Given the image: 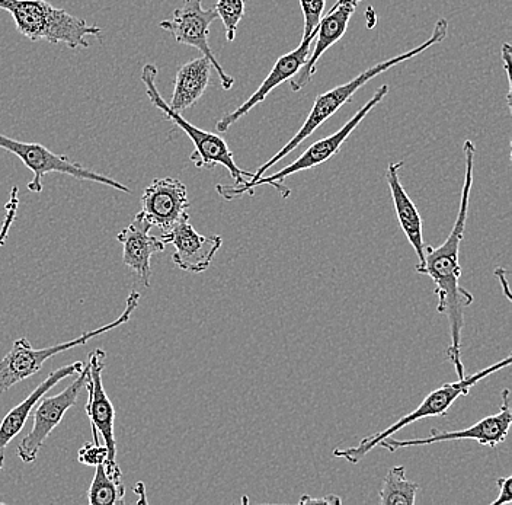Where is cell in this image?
<instances>
[{
  "instance_id": "11",
  "label": "cell",
  "mask_w": 512,
  "mask_h": 505,
  "mask_svg": "<svg viewBox=\"0 0 512 505\" xmlns=\"http://www.w3.org/2000/svg\"><path fill=\"white\" fill-rule=\"evenodd\" d=\"M510 396V389H504L501 393L502 404L499 411L494 415L482 418L472 427L459 431H440L432 428L430 436L422 437V439L396 440L393 437H387L380 441L379 446L389 452H396V450L406 449V447L430 446V444L443 443V441L473 440L480 446L496 447L498 444L504 443L510 433L512 423Z\"/></svg>"
},
{
  "instance_id": "15",
  "label": "cell",
  "mask_w": 512,
  "mask_h": 505,
  "mask_svg": "<svg viewBox=\"0 0 512 505\" xmlns=\"http://www.w3.org/2000/svg\"><path fill=\"white\" fill-rule=\"evenodd\" d=\"M316 31L309 37H304L300 46L297 47L296 50L290 51V53L284 54L283 57L277 60L274 67L270 72V75L265 78V81L261 83L258 89H256L255 94H252L251 97L246 99L240 107L233 110L232 113L224 115L223 118H220V121H217L216 130L219 133H224L233 126V124L238 123L240 118L245 117L249 111L254 110L256 105L261 104L262 101H265V98L274 91L277 86H280L281 83L290 81L294 76L299 73V70L302 69L304 63L309 59L310 47H312L313 41H315Z\"/></svg>"
},
{
  "instance_id": "4",
  "label": "cell",
  "mask_w": 512,
  "mask_h": 505,
  "mask_svg": "<svg viewBox=\"0 0 512 505\" xmlns=\"http://www.w3.org/2000/svg\"><path fill=\"white\" fill-rule=\"evenodd\" d=\"M387 94H389V86H380L376 94L373 95V98H371L361 110H358L357 113L354 114V117H352L345 126H342V129L336 131L332 136L325 137V139L313 143L299 159H296V161L286 166V168L281 169V171L275 172V174L270 175V177H261L256 181L243 182L242 185L217 184V193H219V196L223 197L224 200L232 201L235 200V198L245 196V194L254 196L256 188L261 187V185H270V187H274L275 190L281 194V197L287 198L290 196L291 190L283 184L284 180L290 177V175L297 174V172L309 171V169L316 168V166L322 165V163L329 161L332 156H335L336 153L341 150L345 140L351 136L352 131L357 129L358 124H361V121L367 117L370 111H373V108H376L377 105L387 97Z\"/></svg>"
},
{
  "instance_id": "22",
  "label": "cell",
  "mask_w": 512,
  "mask_h": 505,
  "mask_svg": "<svg viewBox=\"0 0 512 505\" xmlns=\"http://www.w3.org/2000/svg\"><path fill=\"white\" fill-rule=\"evenodd\" d=\"M95 476L88 491L89 503L94 505L121 504L126 497L123 481H115L105 469L104 463L95 466Z\"/></svg>"
},
{
  "instance_id": "20",
  "label": "cell",
  "mask_w": 512,
  "mask_h": 505,
  "mask_svg": "<svg viewBox=\"0 0 512 505\" xmlns=\"http://www.w3.org/2000/svg\"><path fill=\"white\" fill-rule=\"evenodd\" d=\"M211 69L213 65L206 56L197 57L179 67L175 76L174 95L169 107L179 114L194 107L210 85Z\"/></svg>"
},
{
  "instance_id": "2",
  "label": "cell",
  "mask_w": 512,
  "mask_h": 505,
  "mask_svg": "<svg viewBox=\"0 0 512 505\" xmlns=\"http://www.w3.org/2000/svg\"><path fill=\"white\" fill-rule=\"evenodd\" d=\"M448 34V21L446 18L438 19L437 24L434 27V33H432L430 40L422 43L421 46L415 47V49L406 51V53L400 54V56L392 57V59L384 60V62L379 63V65L370 67L366 72L360 73L357 78L352 79L351 82L345 83V85L336 86V88L331 89V91L325 92V94H320L318 98H316L315 104H313L312 110H310L309 115H307L306 121H304L302 129L297 131L296 136L287 143L280 152L275 153L274 156L270 159V161L265 162L264 165L259 166L258 171L254 172V177L249 181H256L259 178L264 177L267 174L268 169L272 168L275 163L280 162L281 159L286 158L287 155H290L296 147L302 145L304 140L307 137L312 136L316 130L325 123L326 120L332 117L336 113V111L341 110L345 104L351 101L352 97H354L355 92L358 89L363 88L367 82H370L371 79L377 78V76L382 75L383 72L389 70L390 67L400 65V63H405L406 60L414 59V57L419 56V54L424 53L430 49V47L435 46V44L441 43V41L446 40Z\"/></svg>"
},
{
  "instance_id": "31",
  "label": "cell",
  "mask_w": 512,
  "mask_h": 505,
  "mask_svg": "<svg viewBox=\"0 0 512 505\" xmlns=\"http://www.w3.org/2000/svg\"><path fill=\"white\" fill-rule=\"evenodd\" d=\"M134 492H139V495H140L139 503H147L146 497H144L143 482H139V484H137V487H134Z\"/></svg>"
},
{
  "instance_id": "3",
  "label": "cell",
  "mask_w": 512,
  "mask_h": 505,
  "mask_svg": "<svg viewBox=\"0 0 512 505\" xmlns=\"http://www.w3.org/2000/svg\"><path fill=\"white\" fill-rule=\"evenodd\" d=\"M0 9L9 12L18 33L34 43L47 41L78 50L91 47L89 37L102 41L101 27L54 8L47 0H0Z\"/></svg>"
},
{
  "instance_id": "29",
  "label": "cell",
  "mask_w": 512,
  "mask_h": 505,
  "mask_svg": "<svg viewBox=\"0 0 512 505\" xmlns=\"http://www.w3.org/2000/svg\"><path fill=\"white\" fill-rule=\"evenodd\" d=\"M342 500L336 495L331 494L326 498H312L309 495H303V498H300V504H326V505H338L341 504Z\"/></svg>"
},
{
  "instance_id": "18",
  "label": "cell",
  "mask_w": 512,
  "mask_h": 505,
  "mask_svg": "<svg viewBox=\"0 0 512 505\" xmlns=\"http://www.w3.org/2000/svg\"><path fill=\"white\" fill-rule=\"evenodd\" d=\"M85 364L82 361H76V363L69 364V366L60 367V369L54 370L50 375L37 386V388L21 402L16 405L11 411L6 414L0 423V452L11 443L12 440L21 433L22 428L25 427L28 417H30L32 409L38 404L47 392H50L54 386L59 385L63 379H67L70 376L79 375L82 372Z\"/></svg>"
},
{
  "instance_id": "26",
  "label": "cell",
  "mask_w": 512,
  "mask_h": 505,
  "mask_svg": "<svg viewBox=\"0 0 512 505\" xmlns=\"http://www.w3.org/2000/svg\"><path fill=\"white\" fill-rule=\"evenodd\" d=\"M107 456V447L101 446L99 443H86L79 450L78 460L82 465L96 466L99 463H104L107 460Z\"/></svg>"
},
{
  "instance_id": "25",
  "label": "cell",
  "mask_w": 512,
  "mask_h": 505,
  "mask_svg": "<svg viewBox=\"0 0 512 505\" xmlns=\"http://www.w3.org/2000/svg\"><path fill=\"white\" fill-rule=\"evenodd\" d=\"M18 207L19 191L18 187H14L12 188L8 203L5 204V219H3L2 229H0V248L5 245L6 239H8L9 232H11L12 225H14L16 219V213H18Z\"/></svg>"
},
{
  "instance_id": "5",
  "label": "cell",
  "mask_w": 512,
  "mask_h": 505,
  "mask_svg": "<svg viewBox=\"0 0 512 505\" xmlns=\"http://www.w3.org/2000/svg\"><path fill=\"white\" fill-rule=\"evenodd\" d=\"M142 79L144 88H146L147 98L153 105L162 111L166 120L172 121L176 127H179L188 137H190L194 152L191 153V161L198 169H213L217 165L223 166L229 171L230 177L235 180L233 185H242L243 182L251 180L254 172H245L240 169L238 163L233 158L232 150L229 149L226 140L219 134L210 133V131L198 129L190 121L185 120L182 114L176 113L169 107L168 102L160 95L156 81H158V67L147 63L142 69Z\"/></svg>"
},
{
  "instance_id": "27",
  "label": "cell",
  "mask_w": 512,
  "mask_h": 505,
  "mask_svg": "<svg viewBox=\"0 0 512 505\" xmlns=\"http://www.w3.org/2000/svg\"><path fill=\"white\" fill-rule=\"evenodd\" d=\"M496 485L499 488L498 498L492 503V505H502V504H511L512 503V476H507V478H499L496 481Z\"/></svg>"
},
{
  "instance_id": "8",
  "label": "cell",
  "mask_w": 512,
  "mask_h": 505,
  "mask_svg": "<svg viewBox=\"0 0 512 505\" xmlns=\"http://www.w3.org/2000/svg\"><path fill=\"white\" fill-rule=\"evenodd\" d=\"M0 149L6 150V152L12 153L16 158L21 159L22 163L34 172V178L27 184L28 191H31V193L40 194L43 191L44 177L51 174V172L69 175V177L76 178V180L107 185V187L114 188V190L121 191V193H131L127 185L121 184V182L107 177V175L91 171V169L80 165L79 162L70 159L69 156L56 155L41 143L19 142V140L0 134Z\"/></svg>"
},
{
  "instance_id": "19",
  "label": "cell",
  "mask_w": 512,
  "mask_h": 505,
  "mask_svg": "<svg viewBox=\"0 0 512 505\" xmlns=\"http://www.w3.org/2000/svg\"><path fill=\"white\" fill-rule=\"evenodd\" d=\"M403 162L390 163L387 166L386 181L393 198L396 216H398L400 228L408 238L409 244L415 249L419 262L424 260L425 242L424 225L421 214L416 209L414 201L406 193L405 187L400 182L399 171Z\"/></svg>"
},
{
  "instance_id": "32",
  "label": "cell",
  "mask_w": 512,
  "mask_h": 505,
  "mask_svg": "<svg viewBox=\"0 0 512 505\" xmlns=\"http://www.w3.org/2000/svg\"><path fill=\"white\" fill-rule=\"evenodd\" d=\"M3 463H5V456H3V453L0 452V471H2Z\"/></svg>"
},
{
  "instance_id": "28",
  "label": "cell",
  "mask_w": 512,
  "mask_h": 505,
  "mask_svg": "<svg viewBox=\"0 0 512 505\" xmlns=\"http://www.w3.org/2000/svg\"><path fill=\"white\" fill-rule=\"evenodd\" d=\"M511 56H512V49H511L510 44H508V43L502 44L501 57H502V62H504L505 75H507V81H508L507 104H508V108H510V110H511V91H512L511 70H510Z\"/></svg>"
},
{
  "instance_id": "9",
  "label": "cell",
  "mask_w": 512,
  "mask_h": 505,
  "mask_svg": "<svg viewBox=\"0 0 512 505\" xmlns=\"http://www.w3.org/2000/svg\"><path fill=\"white\" fill-rule=\"evenodd\" d=\"M105 359H107V353L101 348H96L89 356V375L85 385L89 392L86 414L91 420L94 443H99V434H101L105 447H107L108 456L104 465L108 475L115 481H123V473L115 460L117 457V441H115L114 434L115 409L105 392L104 383H102Z\"/></svg>"
},
{
  "instance_id": "16",
  "label": "cell",
  "mask_w": 512,
  "mask_h": 505,
  "mask_svg": "<svg viewBox=\"0 0 512 505\" xmlns=\"http://www.w3.org/2000/svg\"><path fill=\"white\" fill-rule=\"evenodd\" d=\"M360 2L361 0H338L332 6L331 11L326 14V17L320 19L318 28H316L315 50L310 53L309 59L304 63L299 73L293 79H290L291 91H302L304 86L312 81L313 76L318 72L320 57L347 33L350 19Z\"/></svg>"
},
{
  "instance_id": "6",
  "label": "cell",
  "mask_w": 512,
  "mask_h": 505,
  "mask_svg": "<svg viewBox=\"0 0 512 505\" xmlns=\"http://www.w3.org/2000/svg\"><path fill=\"white\" fill-rule=\"evenodd\" d=\"M510 364L511 357H507V359L498 361V363L480 370V372L475 373V375L464 376L463 379H459L457 382L446 383V385L431 392L430 395L419 404L418 408L403 415L400 420L390 425V427H387L386 430L371 434V436L361 440L357 447L336 449L334 457L347 460V462L354 463L355 465V463L361 462L374 447L379 446L380 441L387 439V437L395 436L398 431L408 427L409 424H414L415 421L424 420V418L447 417L448 409L451 408V405H453L457 399L469 395L470 389L478 385L480 380L494 375L498 370L505 369V367L510 366Z\"/></svg>"
},
{
  "instance_id": "17",
  "label": "cell",
  "mask_w": 512,
  "mask_h": 505,
  "mask_svg": "<svg viewBox=\"0 0 512 505\" xmlns=\"http://www.w3.org/2000/svg\"><path fill=\"white\" fill-rule=\"evenodd\" d=\"M153 226L136 214L133 222L118 233L117 239L123 244V262L133 273L140 277L144 286H150L152 280V257L165 251L166 244L159 236L150 235Z\"/></svg>"
},
{
  "instance_id": "13",
  "label": "cell",
  "mask_w": 512,
  "mask_h": 505,
  "mask_svg": "<svg viewBox=\"0 0 512 505\" xmlns=\"http://www.w3.org/2000/svg\"><path fill=\"white\" fill-rule=\"evenodd\" d=\"M191 203L184 182L176 178H156L147 185L142 196L144 219L153 226L171 232L179 223L190 220Z\"/></svg>"
},
{
  "instance_id": "7",
  "label": "cell",
  "mask_w": 512,
  "mask_h": 505,
  "mask_svg": "<svg viewBox=\"0 0 512 505\" xmlns=\"http://www.w3.org/2000/svg\"><path fill=\"white\" fill-rule=\"evenodd\" d=\"M140 297H142L140 293L133 290L130 296L127 297L126 309L115 321L94 329V331L85 332V334L80 335L75 340L67 341V343L37 350V348L32 347L27 338L16 340L12 345V350L0 360V393H5L18 385L19 382H24L28 377L37 375L43 369L44 363L50 360L51 357L72 350V348L80 347V345L88 344L89 341L94 340L99 335L107 334L112 329L127 324L131 315L139 308Z\"/></svg>"
},
{
  "instance_id": "10",
  "label": "cell",
  "mask_w": 512,
  "mask_h": 505,
  "mask_svg": "<svg viewBox=\"0 0 512 505\" xmlns=\"http://www.w3.org/2000/svg\"><path fill=\"white\" fill-rule=\"evenodd\" d=\"M219 18L216 9H204L203 0H184L181 8L175 9L169 19L159 22L160 30L174 37L178 44L194 47L210 60L211 65L219 75L224 91H229L235 85V79L224 72L222 65L217 62L208 44L210 25Z\"/></svg>"
},
{
  "instance_id": "1",
  "label": "cell",
  "mask_w": 512,
  "mask_h": 505,
  "mask_svg": "<svg viewBox=\"0 0 512 505\" xmlns=\"http://www.w3.org/2000/svg\"><path fill=\"white\" fill-rule=\"evenodd\" d=\"M466 156V175H464L462 198L459 214L450 235L438 248L425 245L424 260L416 265V273L428 276L434 281L435 294L438 297V313L446 315L450 325V347L448 359L456 369L457 377L463 379L462 331L464 310L473 303V294L460 286L462 267H460V244L466 229L467 212H469L470 191L473 184V166H475L476 147L472 140H466L463 146Z\"/></svg>"
},
{
  "instance_id": "30",
  "label": "cell",
  "mask_w": 512,
  "mask_h": 505,
  "mask_svg": "<svg viewBox=\"0 0 512 505\" xmlns=\"http://www.w3.org/2000/svg\"><path fill=\"white\" fill-rule=\"evenodd\" d=\"M495 276L501 280L502 283V289H504L505 297H507L508 300H511V293H510V287H508V280H507V271L504 270V268H498V270L495 271Z\"/></svg>"
},
{
  "instance_id": "23",
  "label": "cell",
  "mask_w": 512,
  "mask_h": 505,
  "mask_svg": "<svg viewBox=\"0 0 512 505\" xmlns=\"http://www.w3.org/2000/svg\"><path fill=\"white\" fill-rule=\"evenodd\" d=\"M214 9L222 19L227 41L232 43L235 41L240 21L245 15V0H217Z\"/></svg>"
},
{
  "instance_id": "14",
  "label": "cell",
  "mask_w": 512,
  "mask_h": 505,
  "mask_svg": "<svg viewBox=\"0 0 512 505\" xmlns=\"http://www.w3.org/2000/svg\"><path fill=\"white\" fill-rule=\"evenodd\" d=\"M160 239L166 245L175 246L172 261L176 267L192 274L204 273L223 245L222 236L200 235L190 220L179 223L171 232L163 233Z\"/></svg>"
},
{
  "instance_id": "12",
  "label": "cell",
  "mask_w": 512,
  "mask_h": 505,
  "mask_svg": "<svg viewBox=\"0 0 512 505\" xmlns=\"http://www.w3.org/2000/svg\"><path fill=\"white\" fill-rule=\"evenodd\" d=\"M89 375V366H83L78 377L64 391L54 396L40 399V404L34 409V425L30 433L22 439L18 446L19 459L24 463H32L37 459L41 447L44 446L50 434L62 423L64 414L78 402L80 391L85 388Z\"/></svg>"
},
{
  "instance_id": "24",
  "label": "cell",
  "mask_w": 512,
  "mask_h": 505,
  "mask_svg": "<svg viewBox=\"0 0 512 505\" xmlns=\"http://www.w3.org/2000/svg\"><path fill=\"white\" fill-rule=\"evenodd\" d=\"M326 0H300V8L304 18V37H309L315 33L320 19L325 11Z\"/></svg>"
},
{
  "instance_id": "21",
  "label": "cell",
  "mask_w": 512,
  "mask_h": 505,
  "mask_svg": "<svg viewBox=\"0 0 512 505\" xmlns=\"http://www.w3.org/2000/svg\"><path fill=\"white\" fill-rule=\"evenodd\" d=\"M405 466H395L387 472L382 489H380V504L383 505H414L419 484L406 479Z\"/></svg>"
}]
</instances>
